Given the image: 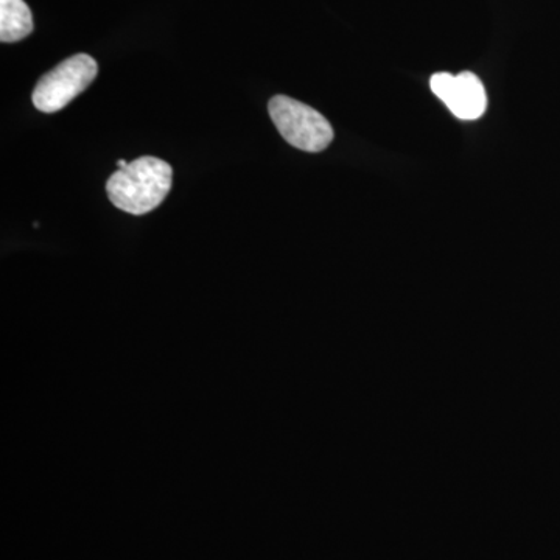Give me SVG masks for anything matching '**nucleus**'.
Segmentation results:
<instances>
[{
    "instance_id": "obj_5",
    "label": "nucleus",
    "mask_w": 560,
    "mask_h": 560,
    "mask_svg": "<svg viewBox=\"0 0 560 560\" xmlns=\"http://www.w3.org/2000/svg\"><path fill=\"white\" fill-rule=\"evenodd\" d=\"M33 32L32 10L24 0H0V40L18 43Z\"/></svg>"
},
{
    "instance_id": "obj_1",
    "label": "nucleus",
    "mask_w": 560,
    "mask_h": 560,
    "mask_svg": "<svg viewBox=\"0 0 560 560\" xmlns=\"http://www.w3.org/2000/svg\"><path fill=\"white\" fill-rule=\"evenodd\" d=\"M173 168L160 158L143 156L119 168L106 183L110 202L131 215L160 208L172 189Z\"/></svg>"
},
{
    "instance_id": "obj_2",
    "label": "nucleus",
    "mask_w": 560,
    "mask_h": 560,
    "mask_svg": "<svg viewBox=\"0 0 560 560\" xmlns=\"http://www.w3.org/2000/svg\"><path fill=\"white\" fill-rule=\"evenodd\" d=\"M268 110L280 136L294 149L319 153L334 140L330 121L305 103L276 95L268 103Z\"/></svg>"
},
{
    "instance_id": "obj_3",
    "label": "nucleus",
    "mask_w": 560,
    "mask_h": 560,
    "mask_svg": "<svg viewBox=\"0 0 560 560\" xmlns=\"http://www.w3.org/2000/svg\"><path fill=\"white\" fill-rule=\"evenodd\" d=\"M97 73L94 58L86 54L73 55L40 77L33 91V105L43 113H57L86 91Z\"/></svg>"
},
{
    "instance_id": "obj_4",
    "label": "nucleus",
    "mask_w": 560,
    "mask_h": 560,
    "mask_svg": "<svg viewBox=\"0 0 560 560\" xmlns=\"http://www.w3.org/2000/svg\"><path fill=\"white\" fill-rule=\"evenodd\" d=\"M430 88L460 120H477L488 108V95L481 80L475 73H434Z\"/></svg>"
},
{
    "instance_id": "obj_6",
    "label": "nucleus",
    "mask_w": 560,
    "mask_h": 560,
    "mask_svg": "<svg viewBox=\"0 0 560 560\" xmlns=\"http://www.w3.org/2000/svg\"><path fill=\"white\" fill-rule=\"evenodd\" d=\"M128 164H130V162H127L125 160L117 161V167H119V168H125V167H127Z\"/></svg>"
}]
</instances>
